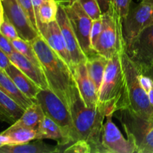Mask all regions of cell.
<instances>
[{"mask_svg":"<svg viewBox=\"0 0 153 153\" xmlns=\"http://www.w3.org/2000/svg\"><path fill=\"white\" fill-rule=\"evenodd\" d=\"M31 43L44 72L49 88L70 108L79 93L71 68L49 47L40 34Z\"/></svg>","mask_w":153,"mask_h":153,"instance_id":"1","label":"cell"},{"mask_svg":"<svg viewBox=\"0 0 153 153\" xmlns=\"http://www.w3.org/2000/svg\"><path fill=\"white\" fill-rule=\"evenodd\" d=\"M70 111L73 120L72 142L83 140L91 145V153H102V134L108 113L106 105L100 102L96 107H87L78 93Z\"/></svg>","mask_w":153,"mask_h":153,"instance_id":"2","label":"cell"},{"mask_svg":"<svg viewBox=\"0 0 153 153\" xmlns=\"http://www.w3.org/2000/svg\"><path fill=\"white\" fill-rule=\"evenodd\" d=\"M124 76L123 96L117 110L128 108L136 114L146 119L153 120V107L139 81L138 69L124 51L121 54Z\"/></svg>","mask_w":153,"mask_h":153,"instance_id":"3","label":"cell"},{"mask_svg":"<svg viewBox=\"0 0 153 153\" xmlns=\"http://www.w3.org/2000/svg\"><path fill=\"white\" fill-rule=\"evenodd\" d=\"M114 116L135 146V153H153V120L139 116L128 108L117 110Z\"/></svg>","mask_w":153,"mask_h":153,"instance_id":"4","label":"cell"},{"mask_svg":"<svg viewBox=\"0 0 153 153\" xmlns=\"http://www.w3.org/2000/svg\"><path fill=\"white\" fill-rule=\"evenodd\" d=\"M125 49L123 19L112 2L107 11L102 13V29L94 50L109 59L122 53Z\"/></svg>","mask_w":153,"mask_h":153,"instance_id":"5","label":"cell"},{"mask_svg":"<svg viewBox=\"0 0 153 153\" xmlns=\"http://www.w3.org/2000/svg\"><path fill=\"white\" fill-rule=\"evenodd\" d=\"M121 54H117L108 59L99 92L100 102L106 105L107 114H114L123 92L124 76Z\"/></svg>","mask_w":153,"mask_h":153,"instance_id":"6","label":"cell"},{"mask_svg":"<svg viewBox=\"0 0 153 153\" xmlns=\"http://www.w3.org/2000/svg\"><path fill=\"white\" fill-rule=\"evenodd\" d=\"M35 102L41 106L45 116L55 121L65 131L67 137L66 145L72 143L73 120L68 106L49 88L40 90L36 97Z\"/></svg>","mask_w":153,"mask_h":153,"instance_id":"7","label":"cell"},{"mask_svg":"<svg viewBox=\"0 0 153 153\" xmlns=\"http://www.w3.org/2000/svg\"><path fill=\"white\" fill-rule=\"evenodd\" d=\"M151 25H153V4L151 0H141L134 7L131 6L128 15L123 19L126 46Z\"/></svg>","mask_w":153,"mask_h":153,"instance_id":"8","label":"cell"},{"mask_svg":"<svg viewBox=\"0 0 153 153\" xmlns=\"http://www.w3.org/2000/svg\"><path fill=\"white\" fill-rule=\"evenodd\" d=\"M62 7L67 13L84 53L87 58L94 55L97 52L92 49L91 44V31L93 19L87 14L78 1Z\"/></svg>","mask_w":153,"mask_h":153,"instance_id":"9","label":"cell"},{"mask_svg":"<svg viewBox=\"0 0 153 153\" xmlns=\"http://www.w3.org/2000/svg\"><path fill=\"white\" fill-rule=\"evenodd\" d=\"M126 53L140 73L153 62V25L143 29L128 46Z\"/></svg>","mask_w":153,"mask_h":153,"instance_id":"10","label":"cell"},{"mask_svg":"<svg viewBox=\"0 0 153 153\" xmlns=\"http://www.w3.org/2000/svg\"><path fill=\"white\" fill-rule=\"evenodd\" d=\"M114 114L106 115L102 134V153H135V146L125 138L112 120Z\"/></svg>","mask_w":153,"mask_h":153,"instance_id":"11","label":"cell"},{"mask_svg":"<svg viewBox=\"0 0 153 153\" xmlns=\"http://www.w3.org/2000/svg\"><path fill=\"white\" fill-rule=\"evenodd\" d=\"M4 16L16 28L19 37L31 42L38 35V30L33 25L30 19L20 7L17 0H1Z\"/></svg>","mask_w":153,"mask_h":153,"instance_id":"12","label":"cell"},{"mask_svg":"<svg viewBox=\"0 0 153 153\" xmlns=\"http://www.w3.org/2000/svg\"><path fill=\"white\" fill-rule=\"evenodd\" d=\"M38 31L49 47L68 64L73 71V65L67 43L57 20L47 24H39Z\"/></svg>","mask_w":153,"mask_h":153,"instance_id":"13","label":"cell"},{"mask_svg":"<svg viewBox=\"0 0 153 153\" xmlns=\"http://www.w3.org/2000/svg\"><path fill=\"white\" fill-rule=\"evenodd\" d=\"M56 20L61 28L62 34L67 43V49H68L72 63H73V69H74V67L77 64L82 62H85L87 61V56L84 53L79 45L77 37L72 28V25L64 7L59 4H58Z\"/></svg>","mask_w":153,"mask_h":153,"instance_id":"14","label":"cell"},{"mask_svg":"<svg viewBox=\"0 0 153 153\" xmlns=\"http://www.w3.org/2000/svg\"><path fill=\"white\" fill-rule=\"evenodd\" d=\"M73 73L79 95L85 105L89 108L98 105L100 104L98 91L88 74L86 61L75 66Z\"/></svg>","mask_w":153,"mask_h":153,"instance_id":"15","label":"cell"},{"mask_svg":"<svg viewBox=\"0 0 153 153\" xmlns=\"http://www.w3.org/2000/svg\"><path fill=\"white\" fill-rule=\"evenodd\" d=\"M8 57L11 63L16 65L22 73L29 77L41 89L49 88L47 80L42 67L36 65L32 61L16 51L13 52Z\"/></svg>","mask_w":153,"mask_h":153,"instance_id":"16","label":"cell"},{"mask_svg":"<svg viewBox=\"0 0 153 153\" xmlns=\"http://www.w3.org/2000/svg\"><path fill=\"white\" fill-rule=\"evenodd\" d=\"M7 75L13 80L18 89L28 98L35 102L36 97L41 88L34 83L29 77L22 73L16 65L10 63L4 70Z\"/></svg>","mask_w":153,"mask_h":153,"instance_id":"17","label":"cell"},{"mask_svg":"<svg viewBox=\"0 0 153 153\" xmlns=\"http://www.w3.org/2000/svg\"><path fill=\"white\" fill-rule=\"evenodd\" d=\"M37 139L54 140L57 142L58 146H65L67 143V137L65 131L55 121L46 116H45L37 128Z\"/></svg>","mask_w":153,"mask_h":153,"instance_id":"18","label":"cell"},{"mask_svg":"<svg viewBox=\"0 0 153 153\" xmlns=\"http://www.w3.org/2000/svg\"><path fill=\"white\" fill-rule=\"evenodd\" d=\"M0 153H58L57 145H50L43 140H35L22 144H9L0 148Z\"/></svg>","mask_w":153,"mask_h":153,"instance_id":"19","label":"cell"},{"mask_svg":"<svg viewBox=\"0 0 153 153\" xmlns=\"http://www.w3.org/2000/svg\"><path fill=\"white\" fill-rule=\"evenodd\" d=\"M0 91L10 97L25 110L34 102V101L25 97L18 89L10 76L6 73L4 70L1 68H0Z\"/></svg>","mask_w":153,"mask_h":153,"instance_id":"20","label":"cell"},{"mask_svg":"<svg viewBox=\"0 0 153 153\" xmlns=\"http://www.w3.org/2000/svg\"><path fill=\"white\" fill-rule=\"evenodd\" d=\"M108 61V58L97 52L87 58V70L90 77L95 85L98 94L102 83Z\"/></svg>","mask_w":153,"mask_h":153,"instance_id":"21","label":"cell"},{"mask_svg":"<svg viewBox=\"0 0 153 153\" xmlns=\"http://www.w3.org/2000/svg\"><path fill=\"white\" fill-rule=\"evenodd\" d=\"M25 111L19 104L0 91V122L13 124Z\"/></svg>","mask_w":153,"mask_h":153,"instance_id":"22","label":"cell"},{"mask_svg":"<svg viewBox=\"0 0 153 153\" xmlns=\"http://www.w3.org/2000/svg\"><path fill=\"white\" fill-rule=\"evenodd\" d=\"M44 117V112L41 106L37 102H34L25 109L22 116L11 125L37 130Z\"/></svg>","mask_w":153,"mask_h":153,"instance_id":"23","label":"cell"},{"mask_svg":"<svg viewBox=\"0 0 153 153\" xmlns=\"http://www.w3.org/2000/svg\"><path fill=\"white\" fill-rule=\"evenodd\" d=\"M1 134L10 137L11 144H22L37 139V130L12 125L3 131Z\"/></svg>","mask_w":153,"mask_h":153,"instance_id":"24","label":"cell"},{"mask_svg":"<svg viewBox=\"0 0 153 153\" xmlns=\"http://www.w3.org/2000/svg\"><path fill=\"white\" fill-rule=\"evenodd\" d=\"M58 4L55 0H46L39 7L37 13V28L40 23L47 24L56 20Z\"/></svg>","mask_w":153,"mask_h":153,"instance_id":"25","label":"cell"},{"mask_svg":"<svg viewBox=\"0 0 153 153\" xmlns=\"http://www.w3.org/2000/svg\"><path fill=\"white\" fill-rule=\"evenodd\" d=\"M11 42L16 52L20 53L21 55H24L25 58L32 61L36 65L41 67L40 61L37 58V54H36L35 50H34L31 42L23 40L21 37H17V38L11 40Z\"/></svg>","mask_w":153,"mask_h":153,"instance_id":"26","label":"cell"},{"mask_svg":"<svg viewBox=\"0 0 153 153\" xmlns=\"http://www.w3.org/2000/svg\"><path fill=\"white\" fill-rule=\"evenodd\" d=\"M58 147V153H91V146L88 142L83 140H77L64 146Z\"/></svg>","mask_w":153,"mask_h":153,"instance_id":"27","label":"cell"},{"mask_svg":"<svg viewBox=\"0 0 153 153\" xmlns=\"http://www.w3.org/2000/svg\"><path fill=\"white\" fill-rule=\"evenodd\" d=\"M87 14L93 19H97L102 16L100 6L97 0H77Z\"/></svg>","mask_w":153,"mask_h":153,"instance_id":"28","label":"cell"},{"mask_svg":"<svg viewBox=\"0 0 153 153\" xmlns=\"http://www.w3.org/2000/svg\"><path fill=\"white\" fill-rule=\"evenodd\" d=\"M17 1L25 14L27 15L28 19H30L31 23L33 24V25L38 30L37 15H36L35 9H34V4H33L32 0H17Z\"/></svg>","mask_w":153,"mask_h":153,"instance_id":"29","label":"cell"},{"mask_svg":"<svg viewBox=\"0 0 153 153\" xmlns=\"http://www.w3.org/2000/svg\"><path fill=\"white\" fill-rule=\"evenodd\" d=\"M102 29V16L100 18L93 20L91 31V44L94 50L101 34Z\"/></svg>","mask_w":153,"mask_h":153,"instance_id":"30","label":"cell"},{"mask_svg":"<svg viewBox=\"0 0 153 153\" xmlns=\"http://www.w3.org/2000/svg\"><path fill=\"white\" fill-rule=\"evenodd\" d=\"M0 31L10 40H13L14 39L17 38V37H19V34H18L16 28L7 19V18L4 16V20H3L2 23H1V27H0Z\"/></svg>","mask_w":153,"mask_h":153,"instance_id":"31","label":"cell"},{"mask_svg":"<svg viewBox=\"0 0 153 153\" xmlns=\"http://www.w3.org/2000/svg\"><path fill=\"white\" fill-rule=\"evenodd\" d=\"M112 2L122 19H125L129 12L131 0H112Z\"/></svg>","mask_w":153,"mask_h":153,"instance_id":"32","label":"cell"},{"mask_svg":"<svg viewBox=\"0 0 153 153\" xmlns=\"http://www.w3.org/2000/svg\"><path fill=\"white\" fill-rule=\"evenodd\" d=\"M0 49L8 56L16 51L12 44L11 40L5 37L1 31H0Z\"/></svg>","mask_w":153,"mask_h":153,"instance_id":"33","label":"cell"},{"mask_svg":"<svg viewBox=\"0 0 153 153\" xmlns=\"http://www.w3.org/2000/svg\"><path fill=\"white\" fill-rule=\"evenodd\" d=\"M10 63L11 61H10L8 55L0 49V68L2 70H5Z\"/></svg>","mask_w":153,"mask_h":153,"instance_id":"34","label":"cell"},{"mask_svg":"<svg viewBox=\"0 0 153 153\" xmlns=\"http://www.w3.org/2000/svg\"><path fill=\"white\" fill-rule=\"evenodd\" d=\"M97 1L100 4L102 13L104 12L107 11V10L109 8V7H110L112 3V0H97Z\"/></svg>","mask_w":153,"mask_h":153,"instance_id":"35","label":"cell"},{"mask_svg":"<svg viewBox=\"0 0 153 153\" xmlns=\"http://www.w3.org/2000/svg\"><path fill=\"white\" fill-rule=\"evenodd\" d=\"M11 144V140H10V137L5 134H0V148L2 147L3 146L5 145Z\"/></svg>","mask_w":153,"mask_h":153,"instance_id":"36","label":"cell"},{"mask_svg":"<svg viewBox=\"0 0 153 153\" xmlns=\"http://www.w3.org/2000/svg\"><path fill=\"white\" fill-rule=\"evenodd\" d=\"M141 73L142 74H144V75H146V76H149V77H150L153 80V62L150 64V66H149L146 70H145L144 71Z\"/></svg>","mask_w":153,"mask_h":153,"instance_id":"37","label":"cell"},{"mask_svg":"<svg viewBox=\"0 0 153 153\" xmlns=\"http://www.w3.org/2000/svg\"><path fill=\"white\" fill-rule=\"evenodd\" d=\"M45 1H46V0H32V2L33 4H34V9H35L36 13H37V10H38L39 7H40L42 4V3L44 2Z\"/></svg>","mask_w":153,"mask_h":153,"instance_id":"38","label":"cell"},{"mask_svg":"<svg viewBox=\"0 0 153 153\" xmlns=\"http://www.w3.org/2000/svg\"><path fill=\"white\" fill-rule=\"evenodd\" d=\"M55 1H57V3H58L59 5L64 6L66 5V4H70V3L73 2V1H77V0H55Z\"/></svg>","mask_w":153,"mask_h":153,"instance_id":"39","label":"cell"},{"mask_svg":"<svg viewBox=\"0 0 153 153\" xmlns=\"http://www.w3.org/2000/svg\"><path fill=\"white\" fill-rule=\"evenodd\" d=\"M148 98H149V101L150 102L151 105L153 107V86L151 88V89L149 90V92L147 93Z\"/></svg>","mask_w":153,"mask_h":153,"instance_id":"40","label":"cell"},{"mask_svg":"<svg viewBox=\"0 0 153 153\" xmlns=\"http://www.w3.org/2000/svg\"><path fill=\"white\" fill-rule=\"evenodd\" d=\"M3 20H4V13L0 12V27H1V23H2Z\"/></svg>","mask_w":153,"mask_h":153,"instance_id":"41","label":"cell"},{"mask_svg":"<svg viewBox=\"0 0 153 153\" xmlns=\"http://www.w3.org/2000/svg\"><path fill=\"white\" fill-rule=\"evenodd\" d=\"M0 12H1V13H4V10H3V6H2V2H1V0H0Z\"/></svg>","mask_w":153,"mask_h":153,"instance_id":"42","label":"cell"},{"mask_svg":"<svg viewBox=\"0 0 153 153\" xmlns=\"http://www.w3.org/2000/svg\"><path fill=\"white\" fill-rule=\"evenodd\" d=\"M151 1H152V4H153V0H151Z\"/></svg>","mask_w":153,"mask_h":153,"instance_id":"43","label":"cell"}]
</instances>
